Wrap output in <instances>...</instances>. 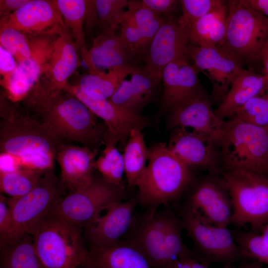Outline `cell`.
Returning a JSON list of instances; mask_svg holds the SVG:
<instances>
[{
	"mask_svg": "<svg viewBox=\"0 0 268 268\" xmlns=\"http://www.w3.org/2000/svg\"><path fill=\"white\" fill-rule=\"evenodd\" d=\"M191 265L192 268H209L197 260L194 256L191 258ZM221 268H226V267H222Z\"/></svg>",
	"mask_w": 268,
	"mask_h": 268,
	"instance_id": "cell-52",
	"label": "cell"
},
{
	"mask_svg": "<svg viewBox=\"0 0 268 268\" xmlns=\"http://www.w3.org/2000/svg\"><path fill=\"white\" fill-rule=\"evenodd\" d=\"M86 13L85 19V29L90 32L99 23L96 8V0H86Z\"/></svg>",
	"mask_w": 268,
	"mask_h": 268,
	"instance_id": "cell-46",
	"label": "cell"
},
{
	"mask_svg": "<svg viewBox=\"0 0 268 268\" xmlns=\"http://www.w3.org/2000/svg\"><path fill=\"white\" fill-rule=\"evenodd\" d=\"M186 53L194 66L212 85V97L219 104L227 95L231 82L244 69L241 64L223 47L203 48L188 45Z\"/></svg>",
	"mask_w": 268,
	"mask_h": 268,
	"instance_id": "cell-14",
	"label": "cell"
},
{
	"mask_svg": "<svg viewBox=\"0 0 268 268\" xmlns=\"http://www.w3.org/2000/svg\"><path fill=\"white\" fill-rule=\"evenodd\" d=\"M0 44L13 55L17 63L31 55L30 38L13 28L0 27Z\"/></svg>",
	"mask_w": 268,
	"mask_h": 268,
	"instance_id": "cell-36",
	"label": "cell"
},
{
	"mask_svg": "<svg viewBox=\"0 0 268 268\" xmlns=\"http://www.w3.org/2000/svg\"><path fill=\"white\" fill-rule=\"evenodd\" d=\"M80 53L69 31L54 40L50 58L36 84L23 101L29 111L65 90L68 80L81 66Z\"/></svg>",
	"mask_w": 268,
	"mask_h": 268,
	"instance_id": "cell-9",
	"label": "cell"
},
{
	"mask_svg": "<svg viewBox=\"0 0 268 268\" xmlns=\"http://www.w3.org/2000/svg\"><path fill=\"white\" fill-rule=\"evenodd\" d=\"M230 198L233 213L231 222L252 230L268 222V175L248 171H219Z\"/></svg>",
	"mask_w": 268,
	"mask_h": 268,
	"instance_id": "cell-6",
	"label": "cell"
},
{
	"mask_svg": "<svg viewBox=\"0 0 268 268\" xmlns=\"http://www.w3.org/2000/svg\"><path fill=\"white\" fill-rule=\"evenodd\" d=\"M223 123V121L212 110L210 99L205 94L171 113L167 126L170 129L191 128L193 131L213 140L217 146Z\"/></svg>",
	"mask_w": 268,
	"mask_h": 268,
	"instance_id": "cell-23",
	"label": "cell"
},
{
	"mask_svg": "<svg viewBox=\"0 0 268 268\" xmlns=\"http://www.w3.org/2000/svg\"><path fill=\"white\" fill-rule=\"evenodd\" d=\"M228 15L222 47L242 66L254 70L260 65V54L268 40V17L250 7L245 0L227 2Z\"/></svg>",
	"mask_w": 268,
	"mask_h": 268,
	"instance_id": "cell-5",
	"label": "cell"
},
{
	"mask_svg": "<svg viewBox=\"0 0 268 268\" xmlns=\"http://www.w3.org/2000/svg\"><path fill=\"white\" fill-rule=\"evenodd\" d=\"M62 192L53 168L47 170L27 194L7 199L19 240L25 235H34L63 198Z\"/></svg>",
	"mask_w": 268,
	"mask_h": 268,
	"instance_id": "cell-11",
	"label": "cell"
},
{
	"mask_svg": "<svg viewBox=\"0 0 268 268\" xmlns=\"http://www.w3.org/2000/svg\"><path fill=\"white\" fill-rule=\"evenodd\" d=\"M262 236L265 245L268 247V222L264 227Z\"/></svg>",
	"mask_w": 268,
	"mask_h": 268,
	"instance_id": "cell-53",
	"label": "cell"
},
{
	"mask_svg": "<svg viewBox=\"0 0 268 268\" xmlns=\"http://www.w3.org/2000/svg\"><path fill=\"white\" fill-rule=\"evenodd\" d=\"M211 173L194 185L183 207L203 223L227 227L233 213L231 199L217 173Z\"/></svg>",
	"mask_w": 268,
	"mask_h": 268,
	"instance_id": "cell-13",
	"label": "cell"
},
{
	"mask_svg": "<svg viewBox=\"0 0 268 268\" xmlns=\"http://www.w3.org/2000/svg\"><path fill=\"white\" fill-rule=\"evenodd\" d=\"M260 63L262 68V74L268 78V40L260 54Z\"/></svg>",
	"mask_w": 268,
	"mask_h": 268,
	"instance_id": "cell-50",
	"label": "cell"
},
{
	"mask_svg": "<svg viewBox=\"0 0 268 268\" xmlns=\"http://www.w3.org/2000/svg\"><path fill=\"white\" fill-rule=\"evenodd\" d=\"M99 149H91L63 142L56 160L61 170L59 184L62 191L69 193L82 189L93 181L96 157Z\"/></svg>",
	"mask_w": 268,
	"mask_h": 268,
	"instance_id": "cell-22",
	"label": "cell"
},
{
	"mask_svg": "<svg viewBox=\"0 0 268 268\" xmlns=\"http://www.w3.org/2000/svg\"><path fill=\"white\" fill-rule=\"evenodd\" d=\"M65 24L77 45L80 55L89 71L94 66L85 37L84 26L86 13V0H54Z\"/></svg>",
	"mask_w": 268,
	"mask_h": 268,
	"instance_id": "cell-29",
	"label": "cell"
},
{
	"mask_svg": "<svg viewBox=\"0 0 268 268\" xmlns=\"http://www.w3.org/2000/svg\"><path fill=\"white\" fill-rule=\"evenodd\" d=\"M199 70L189 63L187 55L167 65L162 79L163 92L162 105L170 113L206 94L199 77Z\"/></svg>",
	"mask_w": 268,
	"mask_h": 268,
	"instance_id": "cell-17",
	"label": "cell"
},
{
	"mask_svg": "<svg viewBox=\"0 0 268 268\" xmlns=\"http://www.w3.org/2000/svg\"><path fill=\"white\" fill-rule=\"evenodd\" d=\"M9 52L0 46V82L6 80L13 73L17 66V62Z\"/></svg>",
	"mask_w": 268,
	"mask_h": 268,
	"instance_id": "cell-44",
	"label": "cell"
},
{
	"mask_svg": "<svg viewBox=\"0 0 268 268\" xmlns=\"http://www.w3.org/2000/svg\"><path fill=\"white\" fill-rule=\"evenodd\" d=\"M268 86V78L265 75L244 68L231 82L227 95L214 114L224 121L251 98L264 94Z\"/></svg>",
	"mask_w": 268,
	"mask_h": 268,
	"instance_id": "cell-25",
	"label": "cell"
},
{
	"mask_svg": "<svg viewBox=\"0 0 268 268\" xmlns=\"http://www.w3.org/2000/svg\"><path fill=\"white\" fill-rule=\"evenodd\" d=\"M104 148L95 161V169L106 182L126 189L123 179L125 173L123 155L120 152L117 143L107 131L104 139Z\"/></svg>",
	"mask_w": 268,
	"mask_h": 268,
	"instance_id": "cell-31",
	"label": "cell"
},
{
	"mask_svg": "<svg viewBox=\"0 0 268 268\" xmlns=\"http://www.w3.org/2000/svg\"><path fill=\"white\" fill-rule=\"evenodd\" d=\"M124 110L136 115H142L146 105L134 91L130 80L125 79L109 99Z\"/></svg>",
	"mask_w": 268,
	"mask_h": 268,
	"instance_id": "cell-38",
	"label": "cell"
},
{
	"mask_svg": "<svg viewBox=\"0 0 268 268\" xmlns=\"http://www.w3.org/2000/svg\"><path fill=\"white\" fill-rule=\"evenodd\" d=\"M189 42L187 31L172 16L165 18L150 43L145 58L144 68L157 83L162 79L165 67L187 55Z\"/></svg>",
	"mask_w": 268,
	"mask_h": 268,
	"instance_id": "cell-18",
	"label": "cell"
},
{
	"mask_svg": "<svg viewBox=\"0 0 268 268\" xmlns=\"http://www.w3.org/2000/svg\"><path fill=\"white\" fill-rule=\"evenodd\" d=\"M119 26H111L93 39L89 50L94 66L98 70H108L132 65L135 57L121 34H117Z\"/></svg>",
	"mask_w": 268,
	"mask_h": 268,
	"instance_id": "cell-24",
	"label": "cell"
},
{
	"mask_svg": "<svg viewBox=\"0 0 268 268\" xmlns=\"http://www.w3.org/2000/svg\"><path fill=\"white\" fill-rule=\"evenodd\" d=\"M148 163L136 187L138 203L156 209L178 199L194 181L192 170L165 142L149 148Z\"/></svg>",
	"mask_w": 268,
	"mask_h": 268,
	"instance_id": "cell-1",
	"label": "cell"
},
{
	"mask_svg": "<svg viewBox=\"0 0 268 268\" xmlns=\"http://www.w3.org/2000/svg\"><path fill=\"white\" fill-rule=\"evenodd\" d=\"M15 29L28 38L59 35L68 31L54 0H30L10 15L0 18V27Z\"/></svg>",
	"mask_w": 268,
	"mask_h": 268,
	"instance_id": "cell-15",
	"label": "cell"
},
{
	"mask_svg": "<svg viewBox=\"0 0 268 268\" xmlns=\"http://www.w3.org/2000/svg\"><path fill=\"white\" fill-rule=\"evenodd\" d=\"M57 138L91 149L105 143L107 128L80 100L67 91L46 101L34 111Z\"/></svg>",
	"mask_w": 268,
	"mask_h": 268,
	"instance_id": "cell-2",
	"label": "cell"
},
{
	"mask_svg": "<svg viewBox=\"0 0 268 268\" xmlns=\"http://www.w3.org/2000/svg\"><path fill=\"white\" fill-rule=\"evenodd\" d=\"M30 0H0V18L13 13L28 3Z\"/></svg>",
	"mask_w": 268,
	"mask_h": 268,
	"instance_id": "cell-47",
	"label": "cell"
},
{
	"mask_svg": "<svg viewBox=\"0 0 268 268\" xmlns=\"http://www.w3.org/2000/svg\"><path fill=\"white\" fill-rule=\"evenodd\" d=\"M134 64L105 71L98 70L81 76L77 88L87 97L94 99H109L131 74Z\"/></svg>",
	"mask_w": 268,
	"mask_h": 268,
	"instance_id": "cell-28",
	"label": "cell"
},
{
	"mask_svg": "<svg viewBox=\"0 0 268 268\" xmlns=\"http://www.w3.org/2000/svg\"><path fill=\"white\" fill-rule=\"evenodd\" d=\"M232 233L246 260H255L268 265V247L265 245L262 235L252 230H235Z\"/></svg>",
	"mask_w": 268,
	"mask_h": 268,
	"instance_id": "cell-34",
	"label": "cell"
},
{
	"mask_svg": "<svg viewBox=\"0 0 268 268\" xmlns=\"http://www.w3.org/2000/svg\"><path fill=\"white\" fill-rule=\"evenodd\" d=\"M130 75V81L134 91L146 105L153 98L158 83L152 78L144 67L135 66Z\"/></svg>",
	"mask_w": 268,
	"mask_h": 268,
	"instance_id": "cell-40",
	"label": "cell"
},
{
	"mask_svg": "<svg viewBox=\"0 0 268 268\" xmlns=\"http://www.w3.org/2000/svg\"><path fill=\"white\" fill-rule=\"evenodd\" d=\"M128 2L126 0H96L99 23L105 25V29L119 26Z\"/></svg>",
	"mask_w": 268,
	"mask_h": 268,
	"instance_id": "cell-39",
	"label": "cell"
},
{
	"mask_svg": "<svg viewBox=\"0 0 268 268\" xmlns=\"http://www.w3.org/2000/svg\"><path fill=\"white\" fill-rule=\"evenodd\" d=\"M264 94L268 104V86Z\"/></svg>",
	"mask_w": 268,
	"mask_h": 268,
	"instance_id": "cell-54",
	"label": "cell"
},
{
	"mask_svg": "<svg viewBox=\"0 0 268 268\" xmlns=\"http://www.w3.org/2000/svg\"><path fill=\"white\" fill-rule=\"evenodd\" d=\"M228 15V4L224 1L192 25L189 32V42L203 48L222 47L226 37Z\"/></svg>",
	"mask_w": 268,
	"mask_h": 268,
	"instance_id": "cell-27",
	"label": "cell"
},
{
	"mask_svg": "<svg viewBox=\"0 0 268 268\" xmlns=\"http://www.w3.org/2000/svg\"><path fill=\"white\" fill-rule=\"evenodd\" d=\"M229 118L268 128V104L264 94L251 98Z\"/></svg>",
	"mask_w": 268,
	"mask_h": 268,
	"instance_id": "cell-35",
	"label": "cell"
},
{
	"mask_svg": "<svg viewBox=\"0 0 268 268\" xmlns=\"http://www.w3.org/2000/svg\"><path fill=\"white\" fill-rule=\"evenodd\" d=\"M138 203L136 196L114 203L94 224L84 229L89 248L110 246L120 242L131 226Z\"/></svg>",
	"mask_w": 268,
	"mask_h": 268,
	"instance_id": "cell-21",
	"label": "cell"
},
{
	"mask_svg": "<svg viewBox=\"0 0 268 268\" xmlns=\"http://www.w3.org/2000/svg\"><path fill=\"white\" fill-rule=\"evenodd\" d=\"M47 171L20 168L12 171H0L1 194L11 198L21 197L36 185Z\"/></svg>",
	"mask_w": 268,
	"mask_h": 268,
	"instance_id": "cell-33",
	"label": "cell"
},
{
	"mask_svg": "<svg viewBox=\"0 0 268 268\" xmlns=\"http://www.w3.org/2000/svg\"><path fill=\"white\" fill-rule=\"evenodd\" d=\"M16 157L20 168L45 171L54 168L56 155L38 153Z\"/></svg>",
	"mask_w": 268,
	"mask_h": 268,
	"instance_id": "cell-42",
	"label": "cell"
},
{
	"mask_svg": "<svg viewBox=\"0 0 268 268\" xmlns=\"http://www.w3.org/2000/svg\"><path fill=\"white\" fill-rule=\"evenodd\" d=\"M221 0H182V14L178 22L188 32L192 25L199 19L221 4Z\"/></svg>",
	"mask_w": 268,
	"mask_h": 268,
	"instance_id": "cell-37",
	"label": "cell"
},
{
	"mask_svg": "<svg viewBox=\"0 0 268 268\" xmlns=\"http://www.w3.org/2000/svg\"><path fill=\"white\" fill-rule=\"evenodd\" d=\"M141 3L153 11L170 14L176 9L180 1L175 0H142Z\"/></svg>",
	"mask_w": 268,
	"mask_h": 268,
	"instance_id": "cell-45",
	"label": "cell"
},
{
	"mask_svg": "<svg viewBox=\"0 0 268 268\" xmlns=\"http://www.w3.org/2000/svg\"><path fill=\"white\" fill-rule=\"evenodd\" d=\"M167 145L191 170L201 169L212 173L219 172L218 148L208 137L186 128H176L173 129Z\"/></svg>",
	"mask_w": 268,
	"mask_h": 268,
	"instance_id": "cell-20",
	"label": "cell"
},
{
	"mask_svg": "<svg viewBox=\"0 0 268 268\" xmlns=\"http://www.w3.org/2000/svg\"><path fill=\"white\" fill-rule=\"evenodd\" d=\"M25 235L16 243L0 249V268H47L35 250L33 238Z\"/></svg>",
	"mask_w": 268,
	"mask_h": 268,
	"instance_id": "cell-32",
	"label": "cell"
},
{
	"mask_svg": "<svg viewBox=\"0 0 268 268\" xmlns=\"http://www.w3.org/2000/svg\"><path fill=\"white\" fill-rule=\"evenodd\" d=\"M263 264L255 260H245L238 264L226 268H263Z\"/></svg>",
	"mask_w": 268,
	"mask_h": 268,
	"instance_id": "cell-51",
	"label": "cell"
},
{
	"mask_svg": "<svg viewBox=\"0 0 268 268\" xmlns=\"http://www.w3.org/2000/svg\"><path fill=\"white\" fill-rule=\"evenodd\" d=\"M193 256V253L183 255L170 262L165 268H192L191 258Z\"/></svg>",
	"mask_w": 268,
	"mask_h": 268,
	"instance_id": "cell-48",
	"label": "cell"
},
{
	"mask_svg": "<svg viewBox=\"0 0 268 268\" xmlns=\"http://www.w3.org/2000/svg\"><path fill=\"white\" fill-rule=\"evenodd\" d=\"M1 101L0 153L17 157L38 153L57 154L63 142L42 121L21 114Z\"/></svg>",
	"mask_w": 268,
	"mask_h": 268,
	"instance_id": "cell-7",
	"label": "cell"
},
{
	"mask_svg": "<svg viewBox=\"0 0 268 268\" xmlns=\"http://www.w3.org/2000/svg\"><path fill=\"white\" fill-rule=\"evenodd\" d=\"M179 211L184 229L194 243V257L202 265L209 267L219 264L231 267L246 260L227 227L203 223L183 207Z\"/></svg>",
	"mask_w": 268,
	"mask_h": 268,
	"instance_id": "cell-10",
	"label": "cell"
},
{
	"mask_svg": "<svg viewBox=\"0 0 268 268\" xmlns=\"http://www.w3.org/2000/svg\"><path fill=\"white\" fill-rule=\"evenodd\" d=\"M82 229L50 214L32 236L35 250L47 268H79L89 254Z\"/></svg>",
	"mask_w": 268,
	"mask_h": 268,
	"instance_id": "cell-4",
	"label": "cell"
},
{
	"mask_svg": "<svg viewBox=\"0 0 268 268\" xmlns=\"http://www.w3.org/2000/svg\"><path fill=\"white\" fill-rule=\"evenodd\" d=\"M59 35L29 38L30 57L17 63L11 75L0 82L7 99L12 102L23 101L38 81L47 66L53 50V43Z\"/></svg>",
	"mask_w": 268,
	"mask_h": 268,
	"instance_id": "cell-16",
	"label": "cell"
},
{
	"mask_svg": "<svg viewBox=\"0 0 268 268\" xmlns=\"http://www.w3.org/2000/svg\"><path fill=\"white\" fill-rule=\"evenodd\" d=\"M169 204L158 209H147L134 214L131 226L122 239L138 251L151 268H165L168 264L165 251V233Z\"/></svg>",
	"mask_w": 268,
	"mask_h": 268,
	"instance_id": "cell-12",
	"label": "cell"
},
{
	"mask_svg": "<svg viewBox=\"0 0 268 268\" xmlns=\"http://www.w3.org/2000/svg\"><path fill=\"white\" fill-rule=\"evenodd\" d=\"M125 174L128 189L136 185L146 167L149 148L144 141L142 131L133 130L123 151Z\"/></svg>",
	"mask_w": 268,
	"mask_h": 268,
	"instance_id": "cell-30",
	"label": "cell"
},
{
	"mask_svg": "<svg viewBox=\"0 0 268 268\" xmlns=\"http://www.w3.org/2000/svg\"><path fill=\"white\" fill-rule=\"evenodd\" d=\"M121 26L120 34L135 57L147 52L148 46L137 27L127 25Z\"/></svg>",
	"mask_w": 268,
	"mask_h": 268,
	"instance_id": "cell-43",
	"label": "cell"
},
{
	"mask_svg": "<svg viewBox=\"0 0 268 268\" xmlns=\"http://www.w3.org/2000/svg\"><path fill=\"white\" fill-rule=\"evenodd\" d=\"M252 8L268 17V0H245Z\"/></svg>",
	"mask_w": 268,
	"mask_h": 268,
	"instance_id": "cell-49",
	"label": "cell"
},
{
	"mask_svg": "<svg viewBox=\"0 0 268 268\" xmlns=\"http://www.w3.org/2000/svg\"><path fill=\"white\" fill-rule=\"evenodd\" d=\"M217 148L225 171L268 175V128L228 118L223 121Z\"/></svg>",
	"mask_w": 268,
	"mask_h": 268,
	"instance_id": "cell-3",
	"label": "cell"
},
{
	"mask_svg": "<svg viewBox=\"0 0 268 268\" xmlns=\"http://www.w3.org/2000/svg\"><path fill=\"white\" fill-rule=\"evenodd\" d=\"M7 199L3 194H0V249L13 245L19 241Z\"/></svg>",
	"mask_w": 268,
	"mask_h": 268,
	"instance_id": "cell-41",
	"label": "cell"
},
{
	"mask_svg": "<svg viewBox=\"0 0 268 268\" xmlns=\"http://www.w3.org/2000/svg\"><path fill=\"white\" fill-rule=\"evenodd\" d=\"M89 249L83 268H151L142 255L122 242Z\"/></svg>",
	"mask_w": 268,
	"mask_h": 268,
	"instance_id": "cell-26",
	"label": "cell"
},
{
	"mask_svg": "<svg viewBox=\"0 0 268 268\" xmlns=\"http://www.w3.org/2000/svg\"><path fill=\"white\" fill-rule=\"evenodd\" d=\"M65 91L80 100L96 116L103 120L107 133L117 142L119 151H123L133 130L142 131L151 124L148 118L128 112L109 99H94L87 97L74 85L68 83Z\"/></svg>",
	"mask_w": 268,
	"mask_h": 268,
	"instance_id": "cell-19",
	"label": "cell"
},
{
	"mask_svg": "<svg viewBox=\"0 0 268 268\" xmlns=\"http://www.w3.org/2000/svg\"><path fill=\"white\" fill-rule=\"evenodd\" d=\"M128 198L126 189L94 177L88 186L63 198L51 214L84 229L96 222L102 211Z\"/></svg>",
	"mask_w": 268,
	"mask_h": 268,
	"instance_id": "cell-8",
	"label": "cell"
}]
</instances>
